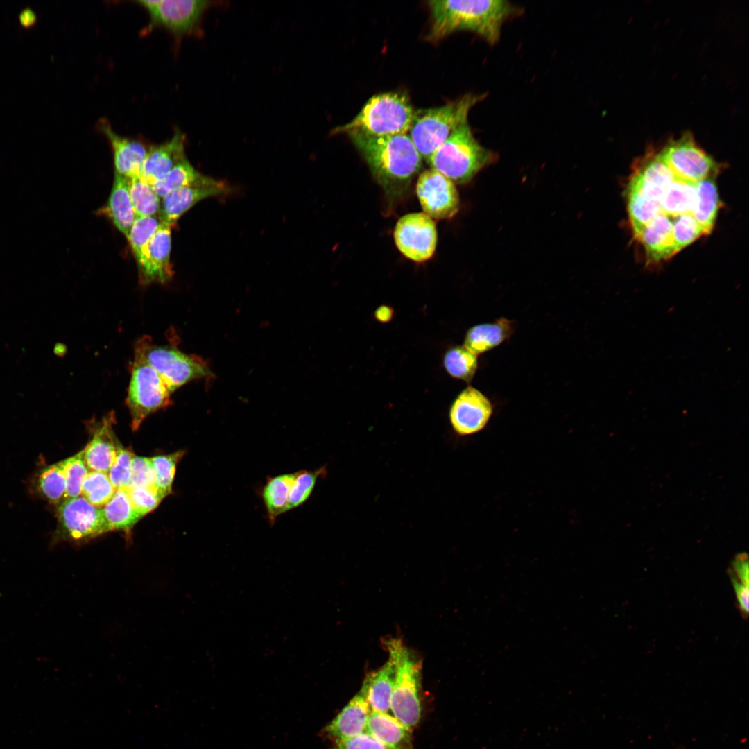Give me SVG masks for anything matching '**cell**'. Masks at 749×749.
<instances>
[{"mask_svg": "<svg viewBox=\"0 0 749 749\" xmlns=\"http://www.w3.org/2000/svg\"><path fill=\"white\" fill-rule=\"evenodd\" d=\"M431 22L426 39L437 43L450 34L467 31L489 44L500 39L503 24L522 9L506 0H442L428 2Z\"/></svg>", "mask_w": 749, "mask_h": 749, "instance_id": "cell-1", "label": "cell"}, {"mask_svg": "<svg viewBox=\"0 0 749 749\" xmlns=\"http://www.w3.org/2000/svg\"><path fill=\"white\" fill-rule=\"evenodd\" d=\"M349 137L377 182L388 193L404 190L421 168L422 157L407 133Z\"/></svg>", "mask_w": 749, "mask_h": 749, "instance_id": "cell-2", "label": "cell"}, {"mask_svg": "<svg viewBox=\"0 0 749 749\" xmlns=\"http://www.w3.org/2000/svg\"><path fill=\"white\" fill-rule=\"evenodd\" d=\"M414 112L404 92H384L372 96L352 120L332 132L374 137L406 134Z\"/></svg>", "mask_w": 749, "mask_h": 749, "instance_id": "cell-3", "label": "cell"}, {"mask_svg": "<svg viewBox=\"0 0 749 749\" xmlns=\"http://www.w3.org/2000/svg\"><path fill=\"white\" fill-rule=\"evenodd\" d=\"M485 96L469 93L439 107L415 110L408 135L422 159L428 161L458 128L468 122L472 108Z\"/></svg>", "mask_w": 749, "mask_h": 749, "instance_id": "cell-4", "label": "cell"}, {"mask_svg": "<svg viewBox=\"0 0 749 749\" xmlns=\"http://www.w3.org/2000/svg\"><path fill=\"white\" fill-rule=\"evenodd\" d=\"M382 644L395 669L390 710L411 729L420 722L422 712L421 662L399 638H384Z\"/></svg>", "mask_w": 749, "mask_h": 749, "instance_id": "cell-5", "label": "cell"}, {"mask_svg": "<svg viewBox=\"0 0 749 749\" xmlns=\"http://www.w3.org/2000/svg\"><path fill=\"white\" fill-rule=\"evenodd\" d=\"M496 159L495 153L481 145L475 138L467 122L458 128L427 162L431 169L454 183L463 184Z\"/></svg>", "mask_w": 749, "mask_h": 749, "instance_id": "cell-6", "label": "cell"}, {"mask_svg": "<svg viewBox=\"0 0 749 749\" xmlns=\"http://www.w3.org/2000/svg\"><path fill=\"white\" fill-rule=\"evenodd\" d=\"M134 356L150 365L172 393L188 383L212 379L214 376L208 363L202 357L186 354L171 345L155 344L148 336L136 341Z\"/></svg>", "mask_w": 749, "mask_h": 749, "instance_id": "cell-7", "label": "cell"}, {"mask_svg": "<svg viewBox=\"0 0 749 749\" xmlns=\"http://www.w3.org/2000/svg\"><path fill=\"white\" fill-rule=\"evenodd\" d=\"M126 399L131 427L137 430L153 413L171 404L172 392L159 374L146 361L135 356Z\"/></svg>", "mask_w": 749, "mask_h": 749, "instance_id": "cell-8", "label": "cell"}, {"mask_svg": "<svg viewBox=\"0 0 749 749\" xmlns=\"http://www.w3.org/2000/svg\"><path fill=\"white\" fill-rule=\"evenodd\" d=\"M657 153L678 177L686 180L699 182L718 171L717 163L700 147L689 131L678 139L671 138Z\"/></svg>", "mask_w": 749, "mask_h": 749, "instance_id": "cell-9", "label": "cell"}, {"mask_svg": "<svg viewBox=\"0 0 749 749\" xmlns=\"http://www.w3.org/2000/svg\"><path fill=\"white\" fill-rule=\"evenodd\" d=\"M148 13L150 21L144 32L155 27H164L176 36L194 33L199 27L209 1L202 0H142L136 1Z\"/></svg>", "mask_w": 749, "mask_h": 749, "instance_id": "cell-10", "label": "cell"}, {"mask_svg": "<svg viewBox=\"0 0 749 749\" xmlns=\"http://www.w3.org/2000/svg\"><path fill=\"white\" fill-rule=\"evenodd\" d=\"M394 239L406 257L415 262L427 261L433 255L437 245L436 224L424 213L406 214L395 225Z\"/></svg>", "mask_w": 749, "mask_h": 749, "instance_id": "cell-11", "label": "cell"}, {"mask_svg": "<svg viewBox=\"0 0 749 749\" xmlns=\"http://www.w3.org/2000/svg\"><path fill=\"white\" fill-rule=\"evenodd\" d=\"M58 518L64 537L83 542L109 532L102 508L82 496L64 499L58 508Z\"/></svg>", "mask_w": 749, "mask_h": 749, "instance_id": "cell-12", "label": "cell"}, {"mask_svg": "<svg viewBox=\"0 0 749 749\" xmlns=\"http://www.w3.org/2000/svg\"><path fill=\"white\" fill-rule=\"evenodd\" d=\"M416 192L424 214L431 218L448 219L459 209V196L454 183L433 169L420 175Z\"/></svg>", "mask_w": 749, "mask_h": 749, "instance_id": "cell-13", "label": "cell"}, {"mask_svg": "<svg viewBox=\"0 0 749 749\" xmlns=\"http://www.w3.org/2000/svg\"><path fill=\"white\" fill-rule=\"evenodd\" d=\"M493 411L490 399L479 390L469 386L457 395L450 406V424L456 435L472 436L487 427Z\"/></svg>", "mask_w": 749, "mask_h": 749, "instance_id": "cell-14", "label": "cell"}, {"mask_svg": "<svg viewBox=\"0 0 749 749\" xmlns=\"http://www.w3.org/2000/svg\"><path fill=\"white\" fill-rule=\"evenodd\" d=\"M699 182L682 179L673 172L658 196L654 200H650L657 207L655 217L664 216L672 222L673 225L682 216H691L695 218Z\"/></svg>", "mask_w": 749, "mask_h": 749, "instance_id": "cell-15", "label": "cell"}, {"mask_svg": "<svg viewBox=\"0 0 749 749\" xmlns=\"http://www.w3.org/2000/svg\"><path fill=\"white\" fill-rule=\"evenodd\" d=\"M174 227L162 221L151 237L143 266L138 269L139 283L142 286L164 284L173 276L171 263V230Z\"/></svg>", "mask_w": 749, "mask_h": 749, "instance_id": "cell-16", "label": "cell"}, {"mask_svg": "<svg viewBox=\"0 0 749 749\" xmlns=\"http://www.w3.org/2000/svg\"><path fill=\"white\" fill-rule=\"evenodd\" d=\"M98 128L111 146L115 172L132 179L142 177L143 165L148 147L143 141L117 134L106 119H101Z\"/></svg>", "mask_w": 749, "mask_h": 749, "instance_id": "cell-17", "label": "cell"}, {"mask_svg": "<svg viewBox=\"0 0 749 749\" xmlns=\"http://www.w3.org/2000/svg\"><path fill=\"white\" fill-rule=\"evenodd\" d=\"M115 422L114 411L108 413L100 420L89 422L92 436L83 450L84 460L89 471L107 473L113 465L118 442L113 431Z\"/></svg>", "mask_w": 749, "mask_h": 749, "instance_id": "cell-18", "label": "cell"}, {"mask_svg": "<svg viewBox=\"0 0 749 749\" xmlns=\"http://www.w3.org/2000/svg\"><path fill=\"white\" fill-rule=\"evenodd\" d=\"M232 193V188L221 180L212 184L182 187L162 198L159 217L162 221L175 226L178 220L200 201Z\"/></svg>", "mask_w": 749, "mask_h": 749, "instance_id": "cell-19", "label": "cell"}, {"mask_svg": "<svg viewBox=\"0 0 749 749\" xmlns=\"http://www.w3.org/2000/svg\"><path fill=\"white\" fill-rule=\"evenodd\" d=\"M184 147L185 135L178 129L164 143L150 145L143 165L142 178L152 186L161 180L186 157Z\"/></svg>", "mask_w": 749, "mask_h": 749, "instance_id": "cell-20", "label": "cell"}, {"mask_svg": "<svg viewBox=\"0 0 749 749\" xmlns=\"http://www.w3.org/2000/svg\"><path fill=\"white\" fill-rule=\"evenodd\" d=\"M372 712L363 692L360 690L325 727V734L334 741L357 736L366 731Z\"/></svg>", "mask_w": 749, "mask_h": 749, "instance_id": "cell-21", "label": "cell"}, {"mask_svg": "<svg viewBox=\"0 0 749 749\" xmlns=\"http://www.w3.org/2000/svg\"><path fill=\"white\" fill-rule=\"evenodd\" d=\"M101 212L112 222L126 239L128 237L137 217L130 195L128 178L114 171L110 195Z\"/></svg>", "mask_w": 749, "mask_h": 749, "instance_id": "cell-22", "label": "cell"}, {"mask_svg": "<svg viewBox=\"0 0 749 749\" xmlns=\"http://www.w3.org/2000/svg\"><path fill=\"white\" fill-rule=\"evenodd\" d=\"M514 329L515 322L504 317L492 322L475 325L467 331L463 346L479 355L502 344L510 337Z\"/></svg>", "mask_w": 749, "mask_h": 749, "instance_id": "cell-23", "label": "cell"}, {"mask_svg": "<svg viewBox=\"0 0 749 749\" xmlns=\"http://www.w3.org/2000/svg\"><path fill=\"white\" fill-rule=\"evenodd\" d=\"M366 732L389 749H413L411 729L388 713L372 712Z\"/></svg>", "mask_w": 749, "mask_h": 749, "instance_id": "cell-24", "label": "cell"}, {"mask_svg": "<svg viewBox=\"0 0 749 749\" xmlns=\"http://www.w3.org/2000/svg\"><path fill=\"white\" fill-rule=\"evenodd\" d=\"M395 680V669L388 658L377 671L365 678L361 691L364 694L372 712L388 713Z\"/></svg>", "mask_w": 749, "mask_h": 749, "instance_id": "cell-25", "label": "cell"}, {"mask_svg": "<svg viewBox=\"0 0 749 749\" xmlns=\"http://www.w3.org/2000/svg\"><path fill=\"white\" fill-rule=\"evenodd\" d=\"M217 181V179L205 175L197 171L185 157L153 187L157 195L162 198L170 192L182 187L212 184Z\"/></svg>", "mask_w": 749, "mask_h": 749, "instance_id": "cell-26", "label": "cell"}, {"mask_svg": "<svg viewBox=\"0 0 749 749\" xmlns=\"http://www.w3.org/2000/svg\"><path fill=\"white\" fill-rule=\"evenodd\" d=\"M109 531L129 532L141 517L134 508L127 489H117L102 508Z\"/></svg>", "mask_w": 749, "mask_h": 749, "instance_id": "cell-27", "label": "cell"}, {"mask_svg": "<svg viewBox=\"0 0 749 749\" xmlns=\"http://www.w3.org/2000/svg\"><path fill=\"white\" fill-rule=\"evenodd\" d=\"M295 477V472L270 477L263 487L261 497L271 524L288 511L289 492Z\"/></svg>", "mask_w": 749, "mask_h": 749, "instance_id": "cell-28", "label": "cell"}, {"mask_svg": "<svg viewBox=\"0 0 749 749\" xmlns=\"http://www.w3.org/2000/svg\"><path fill=\"white\" fill-rule=\"evenodd\" d=\"M714 173L700 181L698 185V204L695 218L705 234L711 232L715 223L716 214L720 205Z\"/></svg>", "mask_w": 749, "mask_h": 749, "instance_id": "cell-29", "label": "cell"}, {"mask_svg": "<svg viewBox=\"0 0 749 749\" xmlns=\"http://www.w3.org/2000/svg\"><path fill=\"white\" fill-rule=\"evenodd\" d=\"M130 195L137 218L159 216L161 198L142 177L128 179Z\"/></svg>", "mask_w": 749, "mask_h": 749, "instance_id": "cell-30", "label": "cell"}, {"mask_svg": "<svg viewBox=\"0 0 749 749\" xmlns=\"http://www.w3.org/2000/svg\"><path fill=\"white\" fill-rule=\"evenodd\" d=\"M443 366L452 378L470 383L478 368L477 355L463 345H456L445 352Z\"/></svg>", "mask_w": 749, "mask_h": 749, "instance_id": "cell-31", "label": "cell"}, {"mask_svg": "<svg viewBox=\"0 0 749 749\" xmlns=\"http://www.w3.org/2000/svg\"><path fill=\"white\" fill-rule=\"evenodd\" d=\"M161 223L159 216L139 217L135 221L127 240L138 269L144 263L148 243Z\"/></svg>", "mask_w": 749, "mask_h": 749, "instance_id": "cell-32", "label": "cell"}, {"mask_svg": "<svg viewBox=\"0 0 749 749\" xmlns=\"http://www.w3.org/2000/svg\"><path fill=\"white\" fill-rule=\"evenodd\" d=\"M116 490L107 473L89 471L83 481L80 496L92 505L103 508L110 501Z\"/></svg>", "mask_w": 749, "mask_h": 749, "instance_id": "cell-33", "label": "cell"}, {"mask_svg": "<svg viewBox=\"0 0 749 749\" xmlns=\"http://www.w3.org/2000/svg\"><path fill=\"white\" fill-rule=\"evenodd\" d=\"M184 454L183 451H178L150 458L155 474V486L163 498L171 493L176 465Z\"/></svg>", "mask_w": 749, "mask_h": 749, "instance_id": "cell-34", "label": "cell"}, {"mask_svg": "<svg viewBox=\"0 0 749 749\" xmlns=\"http://www.w3.org/2000/svg\"><path fill=\"white\" fill-rule=\"evenodd\" d=\"M39 488L52 503L58 504L64 500L66 480L60 462L43 469L39 476Z\"/></svg>", "mask_w": 749, "mask_h": 749, "instance_id": "cell-35", "label": "cell"}, {"mask_svg": "<svg viewBox=\"0 0 749 749\" xmlns=\"http://www.w3.org/2000/svg\"><path fill=\"white\" fill-rule=\"evenodd\" d=\"M60 463L66 480L64 499L80 496L83 481L89 471L85 463L83 450Z\"/></svg>", "mask_w": 749, "mask_h": 749, "instance_id": "cell-36", "label": "cell"}, {"mask_svg": "<svg viewBox=\"0 0 749 749\" xmlns=\"http://www.w3.org/2000/svg\"><path fill=\"white\" fill-rule=\"evenodd\" d=\"M325 473L324 467L312 471L296 472L289 492L288 510L302 505L311 496L317 479Z\"/></svg>", "mask_w": 749, "mask_h": 749, "instance_id": "cell-37", "label": "cell"}, {"mask_svg": "<svg viewBox=\"0 0 749 749\" xmlns=\"http://www.w3.org/2000/svg\"><path fill=\"white\" fill-rule=\"evenodd\" d=\"M135 454L133 452L123 447L118 441L117 454L114 462L109 471L108 477L117 489H127L130 483L132 460Z\"/></svg>", "mask_w": 749, "mask_h": 749, "instance_id": "cell-38", "label": "cell"}, {"mask_svg": "<svg viewBox=\"0 0 749 749\" xmlns=\"http://www.w3.org/2000/svg\"><path fill=\"white\" fill-rule=\"evenodd\" d=\"M127 490L134 508L141 517L155 509L164 499L156 489L130 488Z\"/></svg>", "mask_w": 749, "mask_h": 749, "instance_id": "cell-39", "label": "cell"}, {"mask_svg": "<svg viewBox=\"0 0 749 749\" xmlns=\"http://www.w3.org/2000/svg\"><path fill=\"white\" fill-rule=\"evenodd\" d=\"M130 488L156 489L155 486V474L150 458L137 456L135 455L133 457L131 465L130 483L128 488Z\"/></svg>", "mask_w": 749, "mask_h": 749, "instance_id": "cell-40", "label": "cell"}, {"mask_svg": "<svg viewBox=\"0 0 749 749\" xmlns=\"http://www.w3.org/2000/svg\"><path fill=\"white\" fill-rule=\"evenodd\" d=\"M333 749H389L379 740L365 732L357 736L335 741Z\"/></svg>", "mask_w": 749, "mask_h": 749, "instance_id": "cell-41", "label": "cell"}, {"mask_svg": "<svg viewBox=\"0 0 749 749\" xmlns=\"http://www.w3.org/2000/svg\"><path fill=\"white\" fill-rule=\"evenodd\" d=\"M748 560L746 553L738 554L732 562V579L748 585Z\"/></svg>", "mask_w": 749, "mask_h": 749, "instance_id": "cell-42", "label": "cell"}, {"mask_svg": "<svg viewBox=\"0 0 749 749\" xmlns=\"http://www.w3.org/2000/svg\"><path fill=\"white\" fill-rule=\"evenodd\" d=\"M732 581L734 588L735 595L738 601L739 610H741L742 614L746 617L748 615L749 610L748 585L741 583L734 579H732Z\"/></svg>", "mask_w": 749, "mask_h": 749, "instance_id": "cell-43", "label": "cell"}, {"mask_svg": "<svg viewBox=\"0 0 749 749\" xmlns=\"http://www.w3.org/2000/svg\"><path fill=\"white\" fill-rule=\"evenodd\" d=\"M394 316L393 309L388 305H381L374 312L375 320L380 323H388L392 320Z\"/></svg>", "mask_w": 749, "mask_h": 749, "instance_id": "cell-44", "label": "cell"}, {"mask_svg": "<svg viewBox=\"0 0 749 749\" xmlns=\"http://www.w3.org/2000/svg\"><path fill=\"white\" fill-rule=\"evenodd\" d=\"M53 352L56 356H62L66 353V347L62 343H56L53 348Z\"/></svg>", "mask_w": 749, "mask_h": 749, "instance_id": "cell-45", "label": "cell"}]
</instances>
